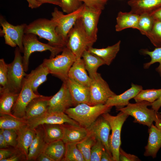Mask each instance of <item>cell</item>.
<instances>
[{"mask_svg":"<svg viewBox=\"0 0 161 161\" xmlns=\"http://www.w3.org/2000/svg\"><path fill=\"white\" fill-rule=\"evenodd\" d=\"M61 7L64 12L71 13L79 8L83 4L80 0H60Z\"/></svg>","mask_w":161,"mask_h":161,"instance_id":"cell-40","label":"cell"},{"mask_svg":"<svg viewBox=\"0 0 161 161\" xmlns=\"http://www.w3.org/2000/svg\"><path fill=\"white\" fill-rule=\"evenodd\" d=\"M104 148L105 147L102 142L99 140H96L91 148L90 161H100Z\"/></svg>","mask_w":161,"mask_h":161,"instance_id":"cell-41","label":"cell"},{"mask_svg":"<svg viewBox=\"0 0 161 161\" xmlns=\"http://www.w3.org/2000/svg\"><path fill=\"white\" fill-rule=\"evenodd\" d=\"M64 136L62 140L65 144L78 143L84 139L88 135L87 129L80 126L68 123L63 124Z\"/></svg>","mask_w":161,"mask_h":161,"instance_id":"cell-22","label":"cell"},{"mask_svg":"<svg viewBox=\"0 0 161 161\" xmlns=\"http://www.w3.org/2000/svg\"><path fill=\"white\" fill-rule=\"evenodd\" d=\"M65 149V144L60 140L47 144L43 152L53 161H60L64 157Z\"/></svg>","mask_w":161,"mask_h":161,"instance_id":"cell-31","label":"cell"},{"mask_svg":"<svg viewBox=\"0 0 161 161\" xmlns=\"http://www.w3.org/2000/svg\"><path fill=\"white\" fill-rule=\"evenodd\" d=\"M101 115L109 122L111 126L112 133L109 136V143L113 159L114 161H119L121 129L129 115L121 111L115 116L112 115L108 112Z\"/></svg>","mask_w":161,"mask_h":161,"instance_id":"cell-7","label":"cell"},{"mask_svg":"<svg viewBox=\"0 0 161 161\" xmlns=\"http://www.w3.org/2000/svg\"><path fill=\"white\" fill-rule=\"evenodd\" d=\"M83 7V4L77 10L66 15L57 7H55L52 13L51 19L57 23L56 32L66 44L68 33L76 21L80 17Z\"/></svg>","mask_w":161,"mask_h":161,"instance_id":"cell-9","label":"cell"},{"mask_svg":"<svg viewBox=\"0 0 161 161\" xmlns=\"http://www.w3.org/2000/svg\"><path fill=\"white\" fill-rule=\"evenodd\" d=\"M8 64L4 59H0V87L6 88L8 85Z\"/></svg>","mask_w":161,"mask_h":161,"instance_id":"cell-43","label":"cell"},{"mask_svg":"<svg viewBox=\"0 0 161 161\" xmlns=\"http://www.w3.org/2000/svg\"><path fill=\"white\" fill-rule=\"evenodd\" d=\"M120 40L115 44L105 48L98 49L92 47L87 50L101 58L105 64L109 65L120 50Z\"/></svg>","mask_w":161,"mask_h":161,"instance_id":"cell-28","label":"cell"},{"mask_svg":"<svg viewBox=\"0 0 161 161\" xmlns=\"http://www.w3.org/2000/svg\"><path fill=\"white\" fill-rule=\"evenodd\" d=\"M27 125L35 129L44 124H62L68 123L79 126L78 123L64 112H48L37 117L26 120Z\"/></svg>","mask_w":161,"mask_h":161,"instance_id":"cell-14","label":"cell"},{"mask_svg":"<svg viewBox=\"0 0 161 161\" xmlns=\"http://www.w3.org/2000/svg\"><path fill=\"white\" fill-rule=\"evenodd\" d=\"M155 126L160 129L161 130V124L155 123Z\"/></svg>","mask_w":161,"mask_h":161,"instance_id":"cell-54","label":"cell"},{"mask_svg":"<svg viewBox=\"0 0 161 161\" xmlns=\"http://www.w3.org/2000/svg\"><path fill=\"white\" fill-rule=\"evenodd\" d=\"M101 161H114L112 157L107 151L105 148L103 150L101 157Z\"/></svg>","mask_w":161,"mask_h":161,"instance_id":"cell-48","label":"cell"},{"mask_svg":"<svg viewBox=\"0 0 161 161\" xmlns=\"http://www.w3.org/2000/svg\"><path fill=\"white\" fill-rule=\"evenodd\" d=\"M130 11L140 15L150 14L161 7V0H129L128 2Z\"/></svg>","mask_w":161,"mask_h":161,"instance_id":"cell-24","label":"cell"},{"mask_svg":"<svg viewBox=\"0 0 161 161\" xmlns=\"http://www.w3.org/2000/svg\"><path fill=\"white\" fill-rule=\"evenodd\" d=\"M51 96L41 95L32 100L27 107L23 119L27 120L37 117L47 113L48 110V101Z\"/></svg>","mask_w":161,"mask_h":161,"instance_id":"cell-20","label":"cell"},{"mask_svg":"<svg viewBox=\"0 0 161 161\" xmlns=\"http://www.w3.org/2000/svg\"><path fill=\"white\" fill-rule=\"evenodd\" d=\"M36 161H53L44 152L41 153L37 158Z\"/></svg>","mask_w":161,"mask_h":161,"instance_id":"cell-53","label":"cell"},{"mask_svg":"<svg viewBox=\"0 0 161 161\" xmlns=\"http://www.w3.org/2000/svg\"><path fill=\"white\" fill-rule=\"evenodd\" d=\"M42 4L44 3H49L57 5L61 7V3L60 0H36Z\"/></svg>","mask_w":161,"mask_h":161,"instance_id":"cell-50","label":"cell"},{"mask_svg":"<svg viewBox=\"0 0 161 161\" xmlns=\"http://www.w3.org/2000/svg\"><path fill=\"white\" fill-rule=\"evenodd\" d=\"M66 82L73 100L74 106L83 103L89 105V87L84 86L69 78Z\"/></svg>","mask_w":161,"mask_h":161,"instance_id":"cell-17","label":"cell"},{"mask_svg":"<svg viewBox=\"0 0 161 161\" xmlns=\"http://www.w3.org/2000/svg\"><path fill=\"white\" fill-rule=\"evenodd\" d=\"M36 134L29 148L27 160H35L38 156L44 151L47 145L44 130L42 125L35 129Z\"/></svg>","mask_w":161,"mask_h":161,"instance_id":"cell-25","label":"cell"},{"mask_svg":"<svg viewBox=\"0 0 161 161\" xmlns=\"http://www.w3.org/2000/svg\"><path fill=\"white\" fill-rule=\"evenodd\" d=\"M92 79L89 86V105L105 104L109 98L116 95L111 89L100 74L97 73Z\"/></svg>","mask_w":161,"mask_h":161,"instance_id":"cell-10","label":"cell"},{"mask_svg":"<svg viewBox=\"0 0 161 161\" xmlns=\"http://www.w3.org/2000/svg\"><path fill=\"white\" fill-rule=\"evenodd\" d=\"M27 124V121L8 115L0 116V129L12 130L17 131Z\"/></svg>","mask_w":161,"mask_h":161,"instance_id":"cell-33","label":"cell"},{"mask_svg":"<svg viewBox=\"0 0 161 161\" xmlns=\"http://www.w3.org/2000/svg\"><path fill=\"white\" fill-rule=\"evenodd\" d=\"M119 160L120 161H139L141 160L136 156L128 154L121 148L119 149Z\"/></svg>","mask_w":161,"mask_h":161,"instance_id":"cell-45","label":"cell"},{"mask_svg":"<svg viewBox=\"0 0 161 161\" xmlns=\"http://www.w3.org/2000/svg\"><path fill=\"white\" fill-rule=\"evenodd\" d=\"M50 74L47 67L43 63L35 69L32 70L27 76L31 81V86L33 91L38 93V87L47 80V75Z\"/></svg>","mask_w":161,"mask_h":161,"instance_id":"cell-29","label":"cell"},{"mask_svg":"<svg viewBox=\"0 0 161 161\" xmlns=\"http://www.w3.org/2000/svg\"><path fill=\"white\" fill-rule=\"evenodd\" d=\"M56 22L51 19L39 18L26 25L24 33H33L48 41V44L55 47L64 48L66 44L57 33Z\"/></svg>","mask_w":161,"mask_h":161,"instance_id":"cell-1","label":"cell"},{"mask_svg":"<svg viewBox=\"0 0 161 161\" xmlns=\"http://www.w3.org/2000/svg\"><path fill=\"white\" fill-rule=\"evenodd\" d=\"M36 35L33 33H24L23 37V63L25 72L28 70L29 58L32 53L35 52L49 50L51 52L49 58H52L62 52L64 48L55 47L48 43H42L38 41Z\"/></svg>","mask_w":161,"mask_h":161,"instance_id":"cell-6","label":"cell"},{"mask_svg":"<svg viewBox=\"0 0 161 161\" xmlns=\"http://www.w3.org/2000/svg\"><path fill=\"white\" fill-rule=\"evenodd\" d=\"M0 24L2 28L0 29V36H4L5 44L12 47L17 46L21 52L23 53L22 39L27 24L13 25L8 22L2 16H0Z\"/></svg>","mask_w":161,"mask_h":161,"instance_id":"cell-11","label":"cell"},{"mask_svg":"<svg viewBox=\"0 0 161 161\" xmlns=\"http://www.w3.org/2000/svg\"><path fill=\"white\" fill-rule=\"evenodd\" d=\"M28 3V6L32 9L36 8L42 4L36 0H26Z\"/></svg>","mask_w":161,"mask_h":161,"instance_id":"cell-51","label":"cell"},{"mask_svg":"<svg viewBox=\"0 0 161 161\" xmlns=\"http://www.w3.org/2000/svg\"><path fill=\"white\" fill-rule=\"evenodd\" d=\"M41 95L33 91L31 81L26 75L18 96L12 109V114L17 118L23 119L28 104L33 99Z\"/></svg>","mask_w":161,"mask_h":161,"instance_id":"cell-12","label":"cell"},{"mask_svg":"<svg viewBox=\"0 0 161 161\" xmlns=\"http://www.w3.org/2000/svg\"><path fill=\"white\" fill-rule=\"evenodd\" d=\"M96 140L92 135L88 134L83 140L78 143L77 147L82 154L85 161H90L92 147Z\"/></svg>","mask_w":161,"mask_h":161,"instance_id":"cell-37","label":"cell"},{"mask_svg":"<svg viewBox=\"0 0 161 161\" xmlns=\"http://www.w3.org/2000/svg\"><path fill=\"white\" fill-rule=\"evenodd\" d=\"M8 146L15 148L17 144V133L13 130L0 129Z\"/></svg>","mask_w":161,"mask_h":161,"instance_id":"cell-42","label":"cell"},{"mask_svg":"<svg viewBox=\"0 0 161 161\" xmlns=\"http://www.w3.org/2000/svg\"><path fill=\"white\" fill-rule=\"evenodd\" d=\"M87 129L88 134L94 137L96 140H100L107 151L112 157L109 143L111 129L109 122L101 115Z\"/></svg>","mask_w":161,"mask_h":161,"instance_id":"cell-16","label":"cell"},{"mask_svg":"<svg viewBox=\"0 0 161 161\" xmlns=\"http://www.w3.org/2000/svg\"><path fill=\"white\" fill-rule=\"evenodd\" d=\"M6 141L1 131L0 130V148H8Z\"/></svg>","mask_w":161,"mask_h":161,"instance_id":"cell-52","label":"cell"},{"mask_svg":"<svg viewBox=\"0 0 161 161\" xmlns=\"http://www.w3.org/2000/svg\"><path fill=\"white\" fill-rule=\"evenodd\" d=\"M161 96V89L141 90L134 98L136 103L146 101L151 103L158 99Z\"/></svg>","mask_w":161,"mask_h":161,"instance_id":"cell-36","label":"cell"},{"mask_svg":"<svg viewBox=\"0 0 161 161\" xmlns=\"http://www.w3.org/2000/svg\"><path fill=\"white\" fill-rule=\"evenodd\" d=\"M102 10L89 7L84 4L80 17L86 32L95 42L97 39V24Z\"/></svg>","mask_w":161,"mask_h":161,"instance_id":"cell-15","label":"cell"},{"mask_svg":"<svg viewBox=\"0 0 161 161\" xmlns=\"http://www.w3.org/2000/svg\"><path fill=\"white\" fill-rule=\"evenodd\" d=\"M76 59L72 51L66 47L61 54L44 59L43 63L47 67L50 74L64 82L69 78V71Z\"/></svg>","mask_w":161,"mask_h":161,"instance_id":"cell-3","label":"cell"},{"mask_svg":"<svg viewBox=\"0 0 161 161\" xmlns=\"http://www.w3.org/2000/svg\"><path fill=\"white\" fill-rule=\"evenodd\" d=\"M16 131L17 144L15 148L24 156L27 160L29 148L35 135V129L27 124Z\"/></svg>","mask_w":161,"mask_h":161,"instance_id":"cell-19","label":"cell"},{"mask_svg":"<svg viewBox=\"0 0 161 161\" xmlns=\"http://www.w3.org/2000/svg\"><path fill=\"white\" fill-rule=\"evenodd\" d=\"M77 143L65 144V152L62 161H85L77 147Z\"/></svg>","mask_w":161,"mask_h":161,"instance_id":"cell-35","label":"cell"},{"mask_svg":"<svg viewBox=\"0 0 161 161\" xmlns=\"http://www.w3.org/2000/svg\"><path fill=\"white\" fill-rule=\"evenodd\" d=\"M147 37L156 47H161V21H154L152 29Z\"/></svg>","mask_w":161,"mask_h":161,"instance_id":"cell-39","label":"cell"},{"mask_svg":"<svg viewBox=\"0 0 161 161\" xmlns=\"http://www.w3.org/2000/svg\"><path fill=\"white\" fill-rule=\"evenodd\" d=\"M0 116L8 115L15 117L12 114V110L19 93L12 92L7 88L0 87Z\"/></svg>","mask_w":161,"mask_h":161,"instance_id":"cell-26","label":"cell"},{"mask_svg":"<svg viewBox=\"0 0 161 161\" xmlns=\"http://www.w3.org/2000/svg\"><path fill=\"white\" fill-rule=\"evenodd\" d=\"M139 15L132 13L119 12L116 17L115 30L117 32L121 31L126 29H137Z\"/></svg>","mask_w":161,"mask_h":161,"instance_id":"cell-27","label":"cell"},{"mask_svg":"<svg viewBox=\"0 0 161 161\" xmlns=\"http://www.w3.org/2000/svg\"><path fill=\"white\" fill-rule=\"evenodd\" d=\"M82 58L86 69L89 73V75L92 78L97 73L98 68L105 64L104 61L100 58L86 50L83 53Z\"/></svg>","mask_w":161,"mask_h":161,"instance_id":"cell-30","label":"cell"},{"mask_svg":"<svg viewBox=\"0 0 161 161\" xmlns=\"http://www.w3.org/2000/svg\"><path fill=\"white\" fill-rule=\"evenodd\" d=\"M95 43L86 32L80 17L68 33L66 47L77 59L81 58L84 52L92 47Z\"/></svg>","mask_w":161,"mask_h":161,"instance_id":"cell-5","label":"cell"},{"mask_svg":"<svg viewBox=\"0 0 161 161\" xmlns=\"http://www.w3.org/2000/svg\"><path fill=\"white\" fill-rule=\"evenodd\" d=\"M150 14L154 21H161V7Z\"/></svg>","mask_w":161,"mask_h":161,"instance_id":"cell-47","label":"cell"},{"mask_svg":"<svg viewBox=\"0 0 161 161\" xmlns=\"http://www.w3.org/2000/svg\"><path fill=\"white\" fill-rule=\"evenodd\" d=\"M21 52L18 47H17L15 51L14 60L8 64V85L6 88L16 93H20L27 75L24 69Z\"/></svg>","mask_w":161,"mask_h":161,"instance_id":"cell-8","label":"cell"},{"mask_svg":"<svg viewBox=\"0 0 161 161\" xmlns=\"http://www.w3.org/2000/svg\"><path fill=\"white\" fill-rule=\"evenodd\" d=\"M151 103L143 101L135 103H129L126 107L117 110L134 118L133 122L146 125L150 127L155 122L161 124V114L153 109H149Z\"/></svg>","mask_w":161,"mask_h":161,"instance_id":"cell-4","label":"cell"},{"mask_svg":"<svg viewBox=\"0 0 161 161\" xmlns=\"http://www.w3.org/2000/svg\"><path fill=\"white\" fill-rule=\"evenodd\" d=\"M17 151L15 148L11 149L8 148H0V161H3L4 160L10 157Z\"/></svg>","mask_w":161,"mask_h":161,"instance_id":"cell-46","label":"cell"},{"mask_svg":"<svg viewBox=\"0 0 161 161\" xmlns=\"http://www.w3.org/2000/svg\"><path fill=\"white\" fill-rule=\"evenodd\" d=\"M154 20L150 14L145 13L139 15L137 29L141 34L147 36L151 32Z\"/></svg>","mask_w":161,"mask_h":161,"instance_id":"cell-34","label":"cell"},{"mask_svg":"<svg viewBox=\"0 0 161 161\" xmlns=\"http://www.w3.org/2000/svg\"><path fill=\"white\" fill-rule=\"evenodd\" d=\"M112 108L105 104L91 106L83 103L68 108L65 113L80 126L87 129L99 116L110 112Z\"/></svg>","mask_w":161,"mask_h":161,"instance_id":"cell-2","label":"cell"},{"mask_svg":"<svg viewBox=\"0 0 161 161\" xmlns=\"http://www.w3.org/2000/svg\"><path fill=\"white\" fill-rule=\"evenodd\" d=\"M142 52L144 54L148 55L151 58L150 62L144 64V68L148 69L152 64L158 62L159 65L156 68V70L161 76V47H156L152 51L147 49H143L142 50Z\"/></svg>","mask_w":161,"mask_h":161,"instance_id":"cell-38","label":"cell"},{"mask_svg":"<svg viewBox=\"0 0 161 161\" xmlns=\"http://www.w3.org/2000/svg\"><path fill=\"white\" fill-rule=\"evenodd\" d=\"M42 126L44 130L45 139L47 144L62 140L64 136L63 124H44Z\"/></svg>","mask_w":161,"mask_h":161,"instance_id":"cell-32","label":"cell"},{"mask_svg":"<svg viewBox=\"0 0 161 161\" xmlns=\"http://www.w3.org/2000/svg\"><path fill=\"white\" fill-rule=\"evenodd\" d=\"M73 106V100L66 83L63 82L58 91L49 100L47 112L65 113Z\"/></svg>","mask_w":161,"mask_h":161,"instance_id":"cell-13","label":"cell"},{"mask_svg":"<svg viewBox=\"0 0 161 161\" xmlns=\"http://www.w3.org/2000/svg\"><path fill=\"white\" fill-rule=\"evenodd\" d=\"M149 137L145 147L144 156H151L154 158L161 147V130L153 124L148 129Z\"/></svg>","mask_w":161,"mask_h":161,"instance_id":"cell-23","label":"cell"},{"mask_svg":"<svg viewBox=\"0 0 161 161\" xmlns=\"http://www.w3.org/2000/svg\"><path fill=\"white\" fill-rule=\"evenodd\" d=\"M108 0H80L87 6L95 9L103 10Z\"/></svg>","mask_w":161,"mask_h":161,"instance_id":"cell-44","label":"cell"},{"mask_svg":"<svg viewBox=\"0 0 161 161\" xmlns=\"http://www.w3.org/2000/svg\"><path fill=\"white\" fill-rule=\"evenodd\" d=\"M142 89L141 86L131 83L130 88L120 95L110 97L105 105L112 107L115 106L117 111L127 106L129 103V100L134 98Z\"/></svg>","mask_w":161,"mask_h":161,"instance_id":"cell-18","label":"cell"},{"mask_svg":"<svg viewBox=\"0 0 161 161\" xmlns=\"http://www.w3.org/2000/svg\"><path fill=\"white\" fill-rule=\"evenodd\" d=\"M68 77L69 78L88 87L92 80L87 74L83 60L81 58L76 59L69 71Z\"/></svg>","mask_w":161,"mask_h":161,"instance_id":"cell-21","label":"cell"},{"mask_svg":"<svg viewBox=\"0 0 161 161\" xmlns=\"http://www.w3.org/2000/svg\"><path fill=\"white\" fill-rule=\"evenodd\" d=\"M151 108L154 109L156 112L158 111L161 107V96L157 100L151 103Z\"/></svg>","mask_w":161,"mask_h":161,"instance_id":"cell-49","label":"cell"}]
</instances>
